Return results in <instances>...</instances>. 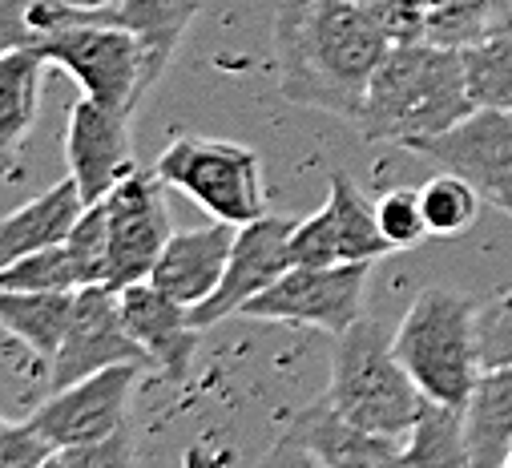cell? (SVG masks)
<instances>
[{
    "label": "cell",
    "mask_w": 512,
    "mask_h": 468,
    "mask_svg": "<svg viewBox=\"0 0 512 468\" xmlns=\"http://www.w3.org/2000/svg\"><path fill=\"white\" fill-rule=\"evenodd\" d=\"M388 49V33L355 0H287L275 17L279 93L355 126Z\"/></svg>",
    "instance_id": "6da1fadb"
},
{
    "label": "cell",
    "mask_w": 512,
    "mask_h": 468,
    "mask_svg": "<svg viewBox=\"0 0 512 468\" xmlns=\"http://www.w3.org/2000/svg\"><path fill=\"white\" fill-rule=\"evenodd\" d=\"M472 113L476 105L468 93L464 49L416 41L388 49L379 73L371 77L355 130L367 142H392L408 150L460 126Z\"/></svg>",
    "instance_id": "7a4b0ae2"
},
{
    "label": "cell",
    "mask_w": 512,
    "mask_h": 468,
    "mask_svg": "<svg viewBox=\"0 0 512 468\" xmlns=\"http://www.w3.org/2000/svg\"><path fill=\"white\" fill-rule=\"evenodd\" d=\"M323 400L343 420L392 440H408L424 408L432 404L396 356L392 335L371 319H359L351 331L339 335Z\"/></svg>",
    "instance_id": "3957f363"
},
{
    "label": "cell",
    "mask_w": 512,
    "mask_h": 468,
    "mask_svg": "<svg viewBox=\"0 0 512 468\" xmlns=\"http://www.w3.org/2000/svg\"><path fill=\"white\" fill-rule=\"evenodd\" d=\"M476 307L480 299L452 287H428L412 299L392 343L412 380L432 404L460 408L472 400L484 368L476 343Z\"/></svg>",
    "instance_id": "277c9868"
},
{
    "label": "cell",
    "mask_w": 512,
    "mask_h": 468,
    "mask_svg": "<svg viewBox=\"0 0 512 468\" xmlns=\"http://www.w3.org/2000/svg\"><path fill=\"white\" fill-rule=\"evenodd\" d=\"M154 174L166 186H178L190 194L210 218L246 226L267 214V190H263V158L242 142L226 138H174L158 162Z\"/></svg>",
    "instance_id": "5b68a950"
},
{
    "label": "cell",
    "mask_w": 512,
    "mask_h": 468,
    "mask_svg": "<svg viewBox=\"0 0 512 468\" xmlns=\"http://www.w3.org/2000/svg\"><path fill=\"white\" fill-rule=\"evenodd\" d=\"M29 49H37L49 65L65 69L81 85V97H93L109 109L134 113V105L150 89L146 49L130 29L121 25V17L49 33Z\"/></svg>",
    "instance_id": "8992f818"
},
{
    "label": "cell",
    "mask_w": 512,
    "mask_h": 468,
    "mask_svg": "<svg viewBox=\"0 0 512 468\" xmlns=\"http://www.w3.org/2000/svg\"><path fill=\"white\" fill-rule=\"evenodd\" d=\"M375 263H335V267H291L275 287H267L242 315L303 323L327 335H343L359 323L363 291Z\"/></svg>",
    "instance_id": "52a82bcc"
},
{
    "label": "cell",
    "mask_w": 512,
    "mask_h": 468,
    "mask_svg": "<svg viewBox=\"0 0 512 468\" xmlns=\"http://www.w3.org/2000/svg\"><path fill=\"white\" fill-rule=\"evenodd\" d=\"M162 178L150 170H134L125 182H117L105 198L109 210V291H125L134 283H150L166 243L174 239L170 210L162 194Z\"/></svg>",
    "instance_id": "ba28073f"
},
{
    "label": "cell",
    "mask_w": 512,
    "mask_h": 468,
    "mask_svg": "<svg viewBox=\"0 0 512 468\" xmlns=\"http://www.w3.org/2000/svg\"><path fill=\"white\" fill-rule=\"evenodd\" d=\"M142 372L146 368H138V364H117V368H105L89 380H77V384L53 392L29 416V424L53 448L97 444V440H105L130 424V400H134V384Z\"/></svg>",
    "instance_id": "9c48e42d"
},
{
    "label": "cell",
    "mask_w": 512,
    "mask_h": 468,
    "mask_svg": "<svg viewBox=\"0 0 512 468\" xmlns=\"http://www.w3.org/2000/svg\"><path fill=\"white\" fill-rule=\"evenodd\" d=\"M432 166L468 178L484 202L512 214V113L476 109L460 126L408 146Z\"/></svg>",
    "instance_id": "30bf717a"
},
{
    "label": "cell",
    "mask_w": 512,
    "mask_h": 468,
    "mask_svg": "<svg viewBox=\"0 0 512 468\" xmlns=\"http://www.w3.org/2000/svg\"><path fill=\"white\" fill-rule=\"evenodd\" d=\"M117 364H138L154 372V360L146 356V347L130 335L121 315V299L109 287H81L77 307L65 331V343L53 356V388H69L77 380H89L105 368Z\"/></svg>",
    "instance_id": "8fae6325"
},
{
    "label": "cell",
    "mask_w": 512,
    "mask_h": 468,
    "mask_svg": "<svg viewBox=\"0 0 512 468\" xmlns=\"http://www.w3.org/2000/svg\"><path fill=\"white\" fill-rule=\"evenodd\" d=\"M291 230H295V222H287L279 214H263V218L238 226L234 255L226 263L218 291L206 303L190 307V315L202 331L222 323L226 315H242L246 303H254L267 287H275L295 267L291 263Z\"/></svg>",
    "instance_id": "7c38bea8"
},
{
    "label": "cell",
    "mask_w": 512,
    "mask_h": 468,
    "mask_svg": "<svg viewBox=\"0 0 512 468\" xmlns=\"http://www.w3.org/2000/svg\"><path fill=\"white\" fill-rule=\"evenodd\" d=\"M134 113L109 109L93 97H81L69 113L65 130V166L69 178L81 186L85 202H105L117 182L134 174Z\"/></svg>",
    "instance_id": "4fadbf2b"
},
{
    "label": "cell",
    "mask_w": 512,
    "mask_h": 468,
    "mask_svg": "<svg viewBox=\"0 0 512 468\" xmlns=\"http://www.w3.org/2000/svg\"><path fill=\"white\" fill-rule=\"evenodd\" d=\"M117 299H121L125 327L146 347V356L154 360V372H162L166 380H186L194 368L198 331H202L194 323L190 307L170 299L154 283H134V287L117 291Z\"/></svg>",
    "instance_id": "5bb4252c"
},
{
    "label": "cell",
    "mask_w": 512,
    "mask_h": 468,
    "mask_svg": "<svg viewBox=\"0 0 512 468\" xmlns=\"http://www.w3.org/2000/svg\"><path fill=\"white\" fill-rule=\"evenodd\" d=\"M234 239H238V226L222 222V218H210L206 226H194V230H178L166 243L150 283L186 307L206 303L226 275Z\"/></svg>",
    "instance_id": "9a60e30c"
},
{
    "label": "cell",
    "mask_w": 512,
    "mask_h": 468,
    "mask_svg": "<svg viewBox=\"0 0 512 468\" xmlns=\"http://www.w3.org/2000/svg\"><path fill=\"white\" fill-rule=\"evenodd\" d=\"M283 436L307 448L323 468H396L400 448H404V440L375 436L343 420L327 400H315L311 408L295 412Z\"/></svg>",
    "instance_id": "2e32d148"
},
{
    "label": "cell",
    "mask_w": 512,
    "mask_h": 468,
    "mask_svg": "<svg viewBox=\"0 0 512 468\" xmlns=\"http://www.w3.org/2000/svg\"><path fill=\"white\" fill-rule=\"evenodd\" d=\"M85 194L73 178H61L57 186H49L45 194H37L33 202H25L21 210H13L0 222V267L17 263L21 255L45 251V247H61L77 218L85 214Z\"/></svg>",
    "instance_id": "e0dca14e"
},
{
    "label": "cell",
    "mask_w": 512,
    "mask_h": 468,
    "mask_svg": "<svg viewBox=\"0 0 512 468\" xmlns=\"http://www.w3.org/2000/svg\"><path fill=\"white\" fill-rule=\"evenodd\" d=\"M464 440L472 468H504L512 448V368L480 376L472 400L464 404Z\"/></svg>",
    "instance_id": "ac0fdd59"
},
{
    "label": "cell",
    "mask_w": 512,
    "mask_h": 468,
    "mask_svg": "<svg viewBox=\"0 0 512 468\" xmlns=\"http://www.w3.org/2000/svg\"><path fill=\"white\" fill-rule=\"evenodd\" d=\"M198 9H202V0H121L117 5L121 25L146 49V81L150 85L170 69Z\"/></svg>",
    "instance_id": "d6986e66"
},
{
    "label": "cell",
    "mask_w": 512,
    "mask_h": 468,
    "mask_svg": "<svg viewBox=\"0 0 512 468\" xmlns=\"http://www.w3.org/2000/svg\"><path fill=\"white\" fill-rule=\"evenodd\" d=\"M49 61L37 49H5L0 57V150L5 166H13L17 146L37 122V101Z\"/></svg>",
    "instance_id": "ffe728a7"
},
{
    "label": "cell",
    "mask_w": 512,
    "mask_h": 468,
    "mask_svg": "<svg viewBox=\"0 0 512 468\" xmlns=\"http://www.w3.org/2000/svg\"><path fill=\"white\" fill-rule=\"evenodd\" d=\"M77 291H0V331H13L45 356L65 343Z\"/></svg>",
    "instance_id": "44dd1931"
},
{
    "label": "cell",
    "mask_w": 512,
    "mask_h": 468,
    "mask_svg": "<svg viewBox=\"0 0 512 468\" xmlns=\"http://www.w3.org/2000/svg\"><path fill=\"white\" fill-rule=\"evenodd\" d=\"M323 206L331 210L343 263H379L383 255H392V243L383 239V230H379L375 202H367V194L343 170L331 174V190H327Z\"/></svg>",
    "instance_id": "7402d4cb"
},
{
    "label": "cell",
    "mask_w": 512,
    "mask_h": 468,
    "mask_svg": "<svg viewBox=\"0 0 512 468\" xmlns=\"http://www.w3.org/2000/svg\"><path fill=\"white\" fill-rule=\"evenodd\" d=\"M0 380H5V420H29L57 388H53V356L37 351L21 335H0Z\"/></svg>",
    "instance_id": "603a6c76"
},
{
    "label": "cell",
    "mask_w": 512,
    "mask_h": 468,
    "mask_svg": "<svg viewBox=\"0 0 512 468\" xmlns=\"http://www.w3.org/2000/svg\"><path fill=\"white\" fill-rule=\"evenodd\" d=\"M396 468H472L468 440H464V412L428 404L420 424L404 440Z\"/></svg>",
    "instance_id": "cb8c5ba5"
},
{
    "label": "cell",
    "mask_w": 512,
    "mask_h": 468,
    "mask_svg": "<svg viewBox=\"0 0 512 468\" xmlns=\"http://www.w3.org/2000/svg\"><path fill=\"white\" fill-rule=\"evenodd\" d=\"M468 93L476 109L512 113V33H488L464 49Z\"/></svg>",
    "instance_id": "d4e9b609"
},
{
    "label": "cell",
    "mask_w": 512,
    "mask_h": 468,
    "mask_svg": "<svg viewBox=\"0 0 512 468\" xmlns=\"http://www.w3.org/2000/svg\"><path fill=\"white\" fill-rule=\"evenodd\" d=\"M480 202H484V194L468 178L448 174V170H440L436 178H428L420 186V206H424L428 230L440 234V239H456V234H464L480 218Z\"/></svg>",
    "instance_id": "484cf974"
},
{
    "label": "cell",
    "mask_w": 512,
    "mask_h": 468,
    "mask_svg": "<svg viewBox=\"0 0 512 468\" xmlns=\"http://www.w3.org/2000/svg\"><path fill=\"white\" fill-rule=\"evenodd\" d=\"M428 41L444 49H468L492 33V0H424Z\"/></svg>",
    "instance_id": "4316f807"
},
{
    "label": "cell",
    "mask_w": 512,
    "mask_h": 468,
    "mask_svg": "<svg viewBox=\"0 0 512 468\" xmlns=\"http://www.w3.org/2000/svg\"><path fill=\"white\" fill-rule=\"evenodd\" d=\"M0 291H81V279L61 243V247H45V251L21 255L17 263L0 267Z\"/></svg>",
    "instance_id": "83f0119b"
},
{
    "label": "cell",
    "mask_w": 512,
    "mask_h": 468,
    "mask_svg": "<svg viewBox=\"0 0 512 468\" xmlns=\"http://www.w3.org/2000/svg\"><path fill=\"white\" fill-rule=\"evenodd\" d=\"M65 251L77 267L81 287H105V275H109V210H105V202L85 206L73 234L65 239Z\"/></svg>",
    "instance_id": "f1b7e54d"
},
{
    "label": "cell",
    "mask_w": 512,
    "mask_h": 468,
    "mask_svg": "<svg viewBox=\"0 0 512 468\" xmlns=\"http://www.w3.org/2000/svg\"><path fill=\"white\" fill-rule=\"evenodd\" d=\"M375 214H379V230H383V239L392 243V251H416L420 243L432 239L424 206H420V190L396 186L388 194H379Z\"/></svg>",
    "instance_id": "f546056e"
},
{
    "label": "cell",
    "mask_w": 512,
    "mask_h": 468,
    "mask_svg": "<svg viewBox=\"0 0 512 468\" xmlns=\"http://www.w3.org/2000/svg\"><path fill=\"white\" fill-rule=\"evenodd\" d=\"M476 343H480V368H512V287L500 295L480 299L476 307Z\"/></svg>",
    "instance_id": "4dcf8cb0"
},
{
    "label": "cell",
    "mask_w": 512,
    "mask_h": 468,
    "mask_svg": "<svg viewBox=\"0 0 512 468\" xmlns=\"http://www.w3.org/2000/svg\"><path fill=\"white\" fill-rule=\"evenodd\" d=\"M291 263L295 267H335V263H343L339 234H335V222H331L327 206H319L311 218L295 222V230H291Z\"/></svg>",
    "instance_id": "1f68e13d"
},
{
    "label": "cell",
    "mask_w": 512,
    "mask_h": 468,
    "mask_svg": "<svg viewBox=\"0 0 512 468\" xmlns=\"http://www.w3.org/2000/svg\"><path fill=\"white\" fill-rule=\"evenodd\" d=\"M355 5L388 33L392 45H416L428 41L424 25V0H355Z\"/></svg>",
    "instance_id": "d6a6232c"
},
{
    "label": "cell",
    "mask_w": 512,
    "mask_h": 468,
    "mask_svg": "<svg viewBox=\"0 0 512 468\" xmlns=\"http://www.w3.org/2000/svg\"><path fill=\"white\" fill-rule=\"evenodd\" d=\"M57 452H61L65 468H138V448H134L130 424L97 444H77V448H57Z\"/></svg>",
    "instance_id": "836d02e7"
},
{
    "label": "cell",
    "mask_w": 512,
    "mask_h": 468,
    "mask_svg": "<svg viewBox=\"0 0 512 468\" xmlns=\"http://www.w3.org/2000/svg\"><path fill=\"white\" fill-rule=\"evenodd\" d=\"M57 448L29 424V420H5L0 428V468H45Z\"/></svg>",
    "instance_id": "e575fe53"
},
{
    "label": "cell",
    "mask_w": 512,
    "mask_h": 468,
    "mask_svg": "<svg viewBox=\"0 0 512 468\" xmlns=\"http://www.w3.org/2000/svg\"><path fill=\"white\" fill-rule=\"evenodd\" d=\"M267 464L271 468H323L307 448H299V444H291L287 436H279V444L271 448V456H267Z\"/></svg>",
    "instance_id": "d590c367"
},
{
    "label": "cell",
    "mask_w": 512,
    "mask_h": 468,
    "mask_svg": "<svg viewBox=\"0 0 512 468\" xmlns=\"http://www.w3.org/2000/svg\"><path fill=\"white\" fill-rule=\"evenodd\" d=\"M492 33H512V0H492Z\"/></svg>",
    "instance_id": "8d00e7d4"
},
{
    "label": "cell",
    "mask_w": 512,
    "mask_h": 468,
    "mask_svg": "<svg viewBox=\"0 0 512 468\" xmlns=\"http://www.w3.org/2000/svg\"><path fill=\"white\" fill-rule=\"evenodd\" d=\"M61 5H73V9H117L121 0H61Z\"/></svg>",
    "instance_id": "74e56055"
},
{
    "label": "cell",
    "mask_w": 512,
    "mask_h": 468,
    "mask_svg": "<svg viewBox=\"0 0 512 468\" xmlns=\"http://www.w3.org/2000/svg\"><path fill=\"white\" fill-rule=\"evenodd\" d=\"M45 468H65V460H61V452H53V456H49V464H45Z\"/></svg>",
    "instance_id": "f35d334b"
},
{
    "label": "cell",
    "mask_w": 512,
    "mask_h": 468,
    "mask_svg": "<svg viewBox=\"0 0 512 468\" xmlns=\"http://www.w3.org/2000/svg\"><path fill=\"white\" fill-rule=\"evenodd\" d=\"M504 468H512V448H508V456H504Z\"/></svg>",
    "instance_id": "ab89813d"
},
{
    "label": "cell",
    "mask_w": 512,
    "mask_h": 468,
    "mask_svg": "<svg viewBox=\"0 0 512 468\" xmlns=\"http://www.w3.org/2000/svg\"><path fill=\"white\" fill-rule=\"evenodd\" d=\"M259 468H271V464H267V460H263V464H259Z\"/></svg>",
    "instance_id": "60d3db41"
}]
</instances>
